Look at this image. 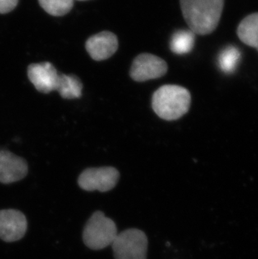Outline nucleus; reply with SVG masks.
I'll list each match as a JSON object with an SVG mask.
<instances>
[{
  "instance_id": "2eb2a0df",
  "label": "nucleus",
  "mask_w": 258,
  "mask_h": 259,
  "mask_svg": "<svg viewBox=\"0 0 258 259\" xmlns=\"http://www.w3.org/2000/svg\"><path fill=\"white\" fill-rule=\"evenodd\" d=\"M42 9L53 16H63L68 14L74 5V0H39Z\"/></svg>"
},
{
  "instance_id": "7ed1b4c3",
  "label": "nucleus",
  "mask_w": 258,
  "mask_h": 259,
  "mask_svg": "<svg viewBox=\"0 0 258 259\" xmlns=\"http://www.w3.org/2000/svg\"><path fill=\"white\" fill-rule=\"evenodd\" d=\"M117 235L114 222L107 218L103 211L98 210L85 223L82 232L83 242L90 249H104L112 245Z\"/></svg>"
},
{
  "instance_id": "f257e3e1",
  "label": "nucleus",
  "mask_w": 258,
  "mask_h": 259,
  "mask_svg": "<svg viewBox=\"0 0 258 259\" xmlns=\"http://www.w3.org/2000/svg\"><path fill=\"white\" fill-rule=\"evenodd\" d=\"M183 16L195 34L205 35L219 25L224 0H180Z\"/></svg>"
},
{
  "instance_id": "ddd939ff",
  "label": "nucleus",
  "mask_w": 258,
  "mask_h": 259,
  "mask_svg": "<svg viewBox=\"0 0 258 259\" xmlns=\"http://www.w3.org/2000/svg\"><path fill=\"white\" fill-rule=\"evenodd\" d=\"M195 34L190 29L178 30L172 35L169 47L174 53L178 55L187 54L195 46Z\"/></svg>"
},
{
  "instance_id": "20e7f679",
  "label": "nucleus",
  "mask_w": 258,
  "mask_h": 259,
  "mask_svg": "<svg viewBox=\"0 0 258 259\" xmlns=\"http://www.w3.org/2000/svg\"><path fill=\"white\" fill-rule=\"evenodd\" d=\"M112 247L115 259H147L149 241L143 231L129 228L117 235Z\"/></svg>"
},
{
  "instance_id": "39448f33",
  "label": "nucleus",
  "mask_w": 258,
  "mask_h": 259,
  "mask_svg": "<svg viewBox=\"0 0 258 259\" xmlns=\"http://www.w3.org/2000/svg\"><path fill=\"white\" fill-rule=\"evenodd\" d=\"M120 173L112 166L88 168L78 177V185L85 191L107 192L117 186Z\"/></svg>"
},
{
  "instance_id": "0eeeda50",
  "label": "nucleus",
  "mask_w": 258,
  "mask_h": 259,
  "mask_svg": "<svg viewBox=\"0 0 258 259\" xmlns=\"http://www.w3.org/2000/svg\"><path fill=\"white\" fill-rule=\"evenodd\" d=\"M28 222L24 213L15 209L0 210V239L5 242L20 241L25 237Z\"/></svg>"
},
{
  "instance_id": "9d476101",
  "label": "nucleus",
  "mask_w": 258,
  "mask_h": 259,
  "mask_svg": "<svg viewBox=\"0 0 258 259\" xmlns=\"http://www.w3.org/2000/svg\"><path fill=\"white\" fill-rule=\"evenodd\" d=\"M118 48L116 34L110 31H103L94 34L85 42L88 54L95 61H104L113 56Z\"/></svg>"
},
{
  "instance_id": "6e6552de",
  "label": "nucleus",
  "mask_w": 258,
  "mask_h": 259,
  "mask_svg": "<svg viewBox=\"0 0 258 259\" xmlns=\"http://www.w3.org/2000/svg\"><path fill=\"white\" fill-rule=\"evenodd\" d=\"M29 171L28 163L6 149H0V183L9 185L21 181Z\"/></svg>"
},
{
  "instance_id": "1a4fd4ad",
  "label": "nucleus",
  "mask_w": 258,
  "mask_h": 259,
  "mask_svg": "<svg viewBox=\"0 0 258 259\" xmlns=\"http://www.w3.org/2000/svg\"><path fill=\"white\" fill-rule=\"evenodd\" d=\"M27 72L29 81L39 93H50L56 90L60 74L52 63L30 64L28 66Z\"/></svg>"
},
{
  "instance_id": "9b49d317",
  "label": "nucleus",
  "mask_w": 258,
  "mask_h": 259,
  "mask_svg": "<svg viewBox=\"0 0 258 259\" xmlns=\"http://www.w3.org/2000/svg\"><path fill=\"white\" fill-rule=\"evenodd\" d=\"M239 39L258 51V13L244 18L237 28Z\"/></svg>"
},
{
  "instance_id": "423d86ee",
  "label": "nucleus",
  "mask_w": 258,
  "mask_h": 259,
  "mask_svg": "<svg viewBox=\"0 0 258 259\" xmlns=\"http://www.w3.org/2000/svg\"><path fill=\"white\" fill-rule=\"evenodd\" d=\"M168 65L160 57L144 53L134 59L130 69V76L139 82L159 78L165 75Z\"/></svg>"
},
{
  "instance_id": "f3484780",
  "label": "nucleus",
  "mask_w": 258,
  "mask_h": 259,
  "mask_svg": "<svg viewBox=\"0 0 258 259\" xmlns=\"http://www.w3.org/2000/svg\"><path fill=\"white\" fill-rule=\"evenodd\" d=\"M75 1V0H74ZM77 1H87V0H77Z\"/></svg>"
},
{
  "instance_id": "4468645a",
  "label": "nucleus",
  "mask_w": 258,
  "mask_h": 259,
  "mask_svg": "<svg viewBox=\"0 0 258 259\" xmlns=\"http://www.w3.org/2000/svg\"><path fill=\"white\" fill-rule=\"evenodd\" d=\"M241 58V52L236 47H227L219 55L220 68L225 73H232L235 71Z\"/></svg>"
},
{
  "instance_id": "f8f14e48",
  "label": "nucleus",
  "mask_w": 258,
  "mask_h": 259,
  "mask_svg": "<svg viewBox=\"0 0 258 259\" xmlns=\"http://www.w3.org/2000/svg\"><path fill=\"white\" fill-rule=\"evenodd\" d=\"M56 91L65 99L79 98L82 94V83L75 75L61 74Z\"/></svg>"
},
{
  "instance_id": "dca6fc26",
  "label": "nucleus",
  "mask_w": 258,
  "mask_h": 259,
  "mask_svg": "<svg viewBox=\"0 0 258 259\" xmlns=\"http://www.w3.org/2000/svg\"><path fill=\"white\" fill-rule=\"evenodd\" d=\"M19 0H0V14H8L15 10Z\"/></svg>"
},
{
  "instance_id": "f03ea898",
  "label": "nucleus",
  "mask_w": 258,
  "mask_h": 259,
  "mask_svg": "<svg viewBox=\"0 0 258 259\" xmlns=\"http://www.w3.org/2000/svg\"><path fill=\"white\" fill-rule=\"evenodd\" d=\"M191 96L189 91L177 85L158 88L152 98V108L158 117L168 121L181 118L190 109Z\"/></svg>"
}]
</instances>
